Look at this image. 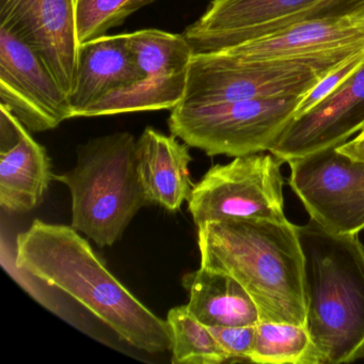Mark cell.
Masks as SVG:
<instances>
[{"mask_svg":"<svg viewBox=\"0 0 364 364\" xmlns=\"http://www.w3.org/2000/svg\"><path fill=\"white\" fill-rule=\"evenodd\" d=\"M16 264L88 309L119 338L149 353L171 349L167 321L146 308L69 225L35 220L16 242Z\"/></svg>","mask_w":364,"mask_h":364,"instance_id":"obj_1","label":"cell"},{"mask_svg":"<svg viewBox=\"0 0 364 364\" xmlns=\"http://www.w3.org/2000/svg\"><path fill=\"white\" fill-rule=\"evenodd\" d=\"M198 242L201 267L240 282L261 321L306 326L297 225L265 219L208 223L198 228Z\"/></svg>","mask_w":364,"mask_h":364,"instance_id":"obj_2","label":"cell"},{"mask_svg":"<svg viewBox=\"0 0 364 364\" xmlns=\"http://www.w3.org/2000/svg\"><path fill=\"white\" fill-rule=\"evenodd\" d=\"M304 255L306 328L325 363L364 357V245L310 219L297 225Z\"/></svg>","mask_w":364,"mask_h":364,"instance_id":"obj_3","label":"cell"},{"mask_svg":"<svg viewBox=\"0 0 364 364\" xmlns=\"http://www.w3.org/2000/svg\"><path fill=\"white\" fill-rule=\"evenodd\" d=\"M54 180L71 191V227L100 247L118 242L132 219L150 204L138 170L137 140L127 132L78 146L75 167Z\"/></svg>","mask_w":364,"mask_h":364,"instance_id":"obj_4","label":"cell"},{"mask_svg":"<svg viewBox=\"0 0 364 364\" xmlns=\"http://www.w3.org/2000/svg\"><path fill=\"white\" fill-rule=\"evenodd\" d=\"M362 48L297 59L236 61L216 52L193 53L180 105H208L266 97H302Z\"/></svg>","mask_w":364,"mask_h":364,"instance_id":"obj_5","label":"cell"},{"mask_svg":"<svg viewBox=\"0 0 364 364\" xmlns=\"http://www.w3.org/2000/svg\"><path fill=\"white\" fill-rule=\"evenodd\" d=\"M302 97H266L208 105H178L172 135L208 156H244L270 151L295 117Z\"/></svg>","mask_w":364,"mask_h":364,"instance_id":"obj_6","label":"cell"},{"mask_svg":"<svg viewBox=\"0 0 364 364\" xmlns=\"http://www.w3.org/2000/svg\"><path fill=\"white\" fill-rule=\"evenodd\" d=\"M282 164L272 153L263 152L213 166L195 184L188 200L195 225L246 219L287 221Z\"/></svg>","mask_w":364,"mask_h":364,"instance_id":"obj_7","label":"cell"},{"mask_svg":"<svg viewBox=\"0 0 364 364\" xmlns=\"http://www.w3.org/2000/svg\"><path fill=\"white\" fill-rule=\"evenodd\" d=\"M142 80L104 95L80 117L114 116L173 109L186 93L193 50L183 35L159 29L127 33Z\"/></svg>","mask_w":364,"mask_h":364,"instance_id":"obj_8","label":"cell"},{"mask_svg":"<svg viewBox=\"0 0 364 364\" xmlns=\"http://www.w3.org/2000/svg\"><path fill=\"white\" fill-rule=\"evenodd\" d=\"M287 164L289 186L311 219L336 234L364 229V163L331 146Z\"/></svg>","mask_w":364,"mask_h":364,"instance_id":"obj_9","label":"cell"},{"mask_svg":"<svg viewBox=\"0 0 364 364\" xmlns=\"http://www.w3.org/2000/svg\"><path fill=\"white\" fill-rule=\"evenodd\" d=\"M0 100L36 133L73 118L69 93L41 57L5 27H0Z\"/></svg>","mask_w":364,"mask_h":364,"instance_id":"obj_10","label":"cell"},{"mask_svg":"<svg viewBox=\"0 0 364 364\" xmlns=\"http://www.w3.org/2000/svg\"><path fill=\"white\" fill-rule=\"evenodd\" d=\"M0 27L28 44L70 95L80 48L75 0H0Z\"/></svg>","mask_w":364,"mask_h":364,"instance_id":"obj_11","label":"cell"},{"mask_svg":"<svg viewBox=\"0 0 364 364\" xmlns=\"http://www.w3.org/2000/svg\"><path fill=\"white\" fill-rule=\"evenodd\" d=\"M364 129V63L327 99L294 118L269 153L283 164L348 141Z\"/></svg>","mask_w":364,"mask_h":364,"instance_id":"obj_12","label":"cell"},{"mask_svg":"<svg viewBox=\"0 0 364 364\" xmlns=\"http://www.w3.org/2000/svg\"><path fill=\"white\" fill-rule=\"evenodd\" d=\"M318 0H212L203 16L183 36L193 53L216 52L255 38L259 31Z\"/></svg>","mask_w":364,"mask_h":364,"instance_id":"obj_13","label":"cell"},{"mask_svg":"<svg viewBox=\"0 0 364 364\" xmlns=\"http://www.w3.org/2000/svg\"><path fill=\"white\" fill-rule=\"evenodd\" d=\"M364 46V22L350 18L308 20L216 50L236 61L297 59Z\"/></svg>","mask_w":364,"mask_h":364,"instance_id":"obj_14","label":"cell"},{"mask_svg":"<svg viewBox=\"0 0 364 364\" xmlns=\"http://www.w3.org/2000/svg\"><path fill=\"white\" fill-rule=\"evenodd\" d=\"M127 33L102 36L80 46L70 103L73 118L104 95L144 78Z\"/></svg>","mask_w":364,"mask_h":364,"instance_id":"obj_15","label":"cell"},{"mask_svg":"<svg viewBox=\"0 0 364 364\" xmlns=\"http://www.w3.org/2000/svg\"><path fill=\"white\" fill-rule=\"evenodd\" d=\"M189 148L176 136L153 127L142 132L137 140V163L149 203L178 212L191 199L195 184L189 170L193 161Z\"/></svg>","mask_w":364,"mask_h":364,"instance_id":"obj_16","label":"cell"},{"mask_svg":"<svg viewBox=\"0 0 364 364\" xmlns=\"http://www.w3.org/2000/svg\"><path fill=\"white\" fill-rule=\"evenodd\" d=\"M183 287L188 293L189 312L208 327H242L261 321L255 300L228 274L200 267L185 274Z\"/></svg>","mask_w":364,"mask_h":364,"instance_id":"obj_17","label":"cell"},{"mask_svg":"<svg viewBox=\"0 0 364 364\" xmlns=\"http://www.w3.org/2000/svg\"><path fill=\"white\" fill-rule=\"evenodd\" d=\"M46 148L27 129L11 148L0 151V205L12 213L37 208L54 178Z\"/></svg>","mask_w":364,"mask_h":364,"instance_id":"obj_18","label":"cell"},{"mask_svg":"<svg viewBox=\"0 0 364 364\" xmlns=\"http://www.w3.org/2000/svg\"><path fill=\"white\" fill-rule=\"evenodd\" d=\"M249 361L261 364H323L306 326L259 321Z\"/></svg>","mask_w":364,"mask_h":364,"instance_id":"obj_19","label":"cell"},{"mask_svg":"<svg viewBox=\"0 0 364 364\" xmlns=\"http://www.w3.org/2000/svg\"><path fill=\"white\" fill-rule=\"evenodd\" d=\"M166 321L171 334L172 363L219 364L231 360L208 326L191 315L187 306L171 309Z\"/></svg>","mask_w":364,"mask_h":364,"instance_id":"obj_20","label":"cell"},{"mask_svg":"<svg viewBox=\"0 0 364 364\" xmlns=\"http://www.w3.org/2000/svg\"><path fill=\"white\" fill-rule=\"evenodd\" d=\"M155 0H75L76 33L80 46L105 36L131 14Z\"/></svg>","mask_w":364,"mask_h":364,"instance_id":"obj_21","label":"cell"},{"mask_svg":"<svg viewBox=\"0 0 364 364\" xmlns=\"http://www.w3.org/2000/svg\"><path fill=\"white\" fill-rule=\"evenodd\" d=\"M10 242L6 240L5 236L1 237V265L6 272L18 283L31 297L35 298L38 302L46 306L48 310L52 311L54 314L58 315L61 318L78 327V319L70 312L69 306L65 304L61 294L63 291L46 281L42 280L39 277L31 274L28 270L20 267L16 264V250L9 246Z\"/></svg>","mask_w":364,"mask_h":364,"instance_id":"obj_22","label":"cell"},{"mask_svg":"<svg viewBox=\"0 0 364 364\" xmlns=\"http://www.w3.org/2000/svg\"><path fill=\"white\" fill-rule=\"evenodd\" d=\"M363 63L364 50H362L323 76L308 92L302 95L301 100L296 108L294 118L306 114V112L315 107L317 104L327 99L341 85L344 84L345 80Z\"/></svg>","mask_w":364,"mask_h":364,"instance_id":"obj_23","label":"cell"},{"mask_svg":"<svg viewBox=\"0 0 364 364\" xmlns=\"http://www.w3.org/2000/svg\"><path fill=\"white\" fill-rule=\"evenodd\" d=\"M363 5L364 0H318L316 4L311 6L308 9L263 29L255 38L262 37V36L267 35V33L278 31V29L285 28L289 25L301 22V21L347 18V16L355 14Z\"/></svg>","mask_w":364,"mask_h":364,"instance_id":"obj_24","label":"cell"},{"mask_svg":"<svg viewBox=\"0 0 364 364\" xmlns=\"http://www.w3.org/2000/svg\"><path fill=\"white\" fill-rule=\"evenodd\" d=\"M208 329L227 351L230 359L249 360L255 340V326H212Z\"/></svg>","mask_w":364,"mask_h":364,"instance_id":"obj_25","label":"cell"},{"mask_svg":"<svg viewBox=\"0 0 364 364\" xmlns=\"http://www.w3.org/2000/svg\"><path fill=\"white\" fill-rule=\"evenodd\" d=\"M338 150L353 161L364 163V129H362L353 139L338 146Z\"/></svg>","mask_w":364,"mask_h":364,"instance_id":"obj_26","label":"cell"},{"mask_svg":"<svg viewBox=\"0 0 364 364\" xmlns=\"http://www.w3.org/2000/svg\"><path fill=\"white\" fill-rule=\"evenodd\" d=\"M347 18H353V20L355 21H360V22H364V5L360 7L355 14L347 16Z\"/></svg>","mask_w":364,"mask_h":364,"instance_id":"obj_27","label":"cell"}]
</instances>
